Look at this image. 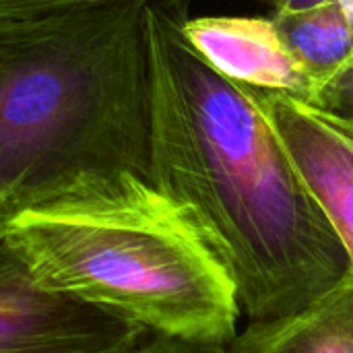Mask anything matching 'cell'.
Returning a JSON list of instances; mask_svg holds the SVG:
<instances>
[{
	"label": "cell",
	"instance_id": "cell-13",
	"mask_svg": "<svg viewBox=\"0 0 353 353\" xmlns=\"http://www.w3.org/2000/svg\"><path fill=\"white\" fill-rule=\"evenodd\" d=\"M271 8H273V17L279 14H294V12H304L335 0H265Z\"/></svg>",
	"mask_w": 353,
	"mask_h": 353
},
{
	"label": "cell",
	"instance_id": "cell-14",
	"mask_svg": "<svg viewBox=\"0 0 353 353\" xmlns=\"http://www.w3.org/2000/svg\"><path fill=\"white\" fill-rule=\"evenodd\" d=\"M337 2H339V6H341V10H343V14H345V19L350 23V29H352L353 33V0H337Z\"/></svg>",
	"mask_w": 353,
	"mask_h": 353
},
{
	"label": "cell",
	"instance_id": "cell-4",
	"mask_svg": "<svg viewBox=\"0 0 353 353\" xmlns=\"http://www.w3.org/2000/svg\"><path fill=\"white\" fill-rule=\"evenodd\" d=\"M240 89L283 147L353 269V118L288 93Z\"/></svg>",
	"mask_w": 353,
	"mask_h": 353
},
{
	"label": "cell",
	"instance_id": "cell-6",
	"mask_svg": "<svg viewBox=\"0 0 353 353\" xmlns=\"http://www.w3.org/2000/svg\"><path fill=\"white\" fill-rule=\"evenodd\" d=\"M182 35L228 81L316 103L312 81L285 46L273 17H186Z\"/></svg>",
	"mask_w": 353,
	"mask_h": 353
},
{
	"label": "cell",
	"instance_id": "cell-12",
	"mask_svg": "<svg viewBox=\"0 0 353 353\" xmlns=\"http://www.w3.org/2000/svg\"><path fill=\"white\" fill-rule=\"evenodd\" d=\"M329 108L353 118V70H350L343 77V81L337 85V89H335V93L331 97Z\"/></svg>",
	"mask_w": 353,
	"mask_h": 353
},
{
	"label": "cell",
	"instance_id": "cell-7",
	"mask_svg": "<svg viewBox=\"0 0 353 353\" xmlns=\"http://www.w3.org/2000/svg\"><path fill=\"white\" fill-rule=\"evenodd\" d=\"M228 353H353V269L302 308L250 321Z\"/></svg>",
	"mask_w": 353,
	"mask_h": 353
},
{
	"label": "cell",
	"instance_id": "cell-15",
	"mask_svg": "<svg viewBox=\"0 0 353 353\" xmlns=\"http://www.w3.org/2000/svg\"><path fill=\"white\" fill-rule=\"evenodd\" d=\"M8 219H10V213L6 211V207H4V203H2V199H0V228H4Z\"/></svg>",
	"mask_w": 353,
	"mask_h": 353
},
{
	"label": "cell",
	"instance_id": "cell-11",
	"mask_svg": "<svg viewBox=\"0 0 353 353\" xmlns=\"http://www.w3.org/2000/svg\"><path fill=\"white\" fill-rule=\"evenodd\" d=\"M105 2H126V0H0V17H17V14H33L68 6H85V4H105ZM151 2V0H145Z\"/></svg>",
	"mask_w": 353,
	"mask_h": 353
},
{
	"label": "cell",
	"instance_id": "cell-10",
	"mask_svg": "<svg viewBox=\"0 0 353 353\" xmlns=\"http://www.w3.org/2000/svg\"><path fill=\"white\" fill-rule=\"evenodd\" d=\"M25 279H29L27 267H25L19 250L10 242L6 230L0 228V292L10 290V288L23 283Z\"/></svg>",
	"mask_w": 353,
	"mask_h": 353
},
{
	"label": "cell",
	"instance_id": "cell-9",
	"mask_svg": "<svg viewBox=\"0 0 353 353\" xmlns=\"http://www.w3.org/2000/svg\"><path fill=\"white\" fill-rule=\"evenodd\" d=\"M132 353H228V347L151 333Z\"/></svg>",
	"mask_w": 353,
	"mask_h": 353
},
{
	"label": "cell",
	"instance_id": "cell-2",
	"mask_svg": "<svg viewBox=\"0 0 353 353\" xmlns=\"http://www.w3.org/2000/svg\"><path fill=\"white\" fill-rule=\"evenodd\" d=\"M145 8L126 0L0 17V199L10 217L126 176L151 180Z\"/></svg>",
	"mask_w": 353,
	"mask_h": 353
},
{
	"label": "cell",
	"instance_id": "cell-3",
	"mask_svg": "<svg viewBox=\"0 0 353 353\" xmlns=\"http://www.w3.org/2000/svg\"><path fill=\"white\" fill-rule=\"evenodd\" d=\"M31 283L74 296L155 335L228 347L236 283L199 217L149 178L14 213L4 225Z\"/></svg>",
	"mask_w": 353,
	"mask_h": 353
},
{
	"label": "cell",
	"instance_id": "cell-8",
	"mask_svg": "<svg viewBox=\"0 0 353 353\" xmlns=\"http://www.w3.org/2000/svg\"><path fill=\"white\" fill-rule=\"evenodd\" d=\"M316 93V105L329 108L343 77L353 70V33L339 2L304 12L273 17Z\"/></svg>",
	"mask_w": 353,
	"mask_h": 353
},
{
	"label": "cell",
	"instance_id": "cell-5",
	"mask_svg": "<svg viewBox=\"0 0 353 353\" xmlns=\"http://www.w3.org/2000/svg\"><path fill=\"white\" fill-rule=\"evenodd\" d=\"M149 335L139 323L31 279L0 292V353H132Z\"/></svg>",
	"mask_w": 353,
	"mask_h": 353
},
{
	"label": "cell",
	"instance_id": "cell-1",
	"mask_svg": "<svg viewBox=\"0 0 353 353\" xmlns=\"http://www.w3.org/2000/svg\"><path fill=\"white\" fill-rule=\"evenodd\" d=\"M188 0L145 8L151 180L201 221L248 321L294 312L352 271L337 234L240 85L184 39Z\"/></svg>",
	"mask_w": 353,
	"mask_h": 353
}]
</instances>
